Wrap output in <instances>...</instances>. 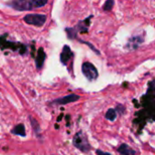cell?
<instances>
[{
    "label": "cell",
    "instance_id": "obj_17",
    "mask_svg": "<svg viewBox=\"0 0 155 155\" xmlns=\"http://www.w3.org/2000/svg\"><path fill=\"white\" fill-rule=\"evenodd\" d=\"M95 153H96V155H113L112 153H110L104 152V151H102V150H100V149H97V150L95 151Z\"/></svg>",
    "mask_w": 155,
    "mask_h": 155
},
{
    "label": "cell",
    "instance_id": "obj_8",
    "mask_svg": "<svg viewBox=\"0 0 155 155\" xmlns=\"http://www.w3.org/2000/svg\"><path fill=\"white\" fill-rule=\"evenodd\" d=\"M73 57H74V53L72 52L71 47L67 45H64L60 54V62L64 66H68V63L73 60Z\"/></svg>",
    "mask_w": 155,
    "mask_h": 155
},
{
    "label": "cell",
    "instance_id": "obj_4",
    "mask_svg": "<svg viewBox=\"0 0 155 155\" xmlns=\"http://www.w3.org/2000/svg\"><path fill=\"white\" fill-rule=\"evenodd\" d=\"M46 19L47 16L44 14H27L23 18L25 23L36 27H42L45 24Z\"/></svg>",
    "mask_w": 155,
    "mask_h": 155
},
{
    "label": "cell",
    "instance_id": "obj_7",
    "mask_svg": "<svg viewBox=\"0 0 155 155\" xmlns=\"http://www.w3.org/2000/svg\"><path fill=\"white\" fill-rule=\"evenodd\" d=\"M145 41V36L144 34H138V35H134L131 37L128 38L127 44L125 45V48L127 50L133 51L136 50L142 44H143Z\"/></svg>",
    "mask_w": 155,
    "mask_h": 155
},
{
    "label": "cell",
    "instance_id": "obj_3",
    "mask_svg": "<svg viewBox=\"0 0 155 155\" xmlns=\"http://www.w3.org/2000/svg\"><path fill=\"white\" fill-rule=\"evenodd\" d=\"M72 143L77 150L84 153H88L92 150V146L88 141V138L83 131H79L74 134Z\"/></svg>",
    "mask_w": 155,
    "mask_h": 155
},
{
    "label": "cell",
    "instance_id": "obj_11",
    "mask_svg": "<svg viewBox=\"0 0 155 155\" xmlns=\"http://www.w3.org/2000/svg\"><path fill=\"white\" fill-rule=\"evenodd\" d=\"M45 58H46V54H45L44 49L42 47H40L38 52H37V56L35 58V64H36V68L37 69H41L42 68Z\"/></svg>",
    "mask_w": 155,
    "mask_h": 155
},
{
    "label": "cell",
    "instance_id": "obj_12",
    "mask_svg": "<svg viewBox=\"0 0 155 155\" xmlns=\"http://www.w3.org/2000/svg\"><path fill=\"white\" fill-rule=\"evenodd\" d=\"M28 119H29V122H30V124H31V127H32V129H33V131H34V133H35V136L37 137V138H41L42 136H41V128H40V124H39V123L33 117V116H29L28 117Z\"/></svg>",
    "mask_w": 155,
    "mask_h": 155
},
{
    "label": "cell",
    "instance_id": "obj_9",
    "mask_svg": "<svg viewBox=\"0 0 155 155\" xmlns=\"http://www.w3.org/2000/svg\"><path fill=\"white\" fill-rule=\"evenodd\" d=\"M117 152L120 155H136V151L131 148L127 143H122L117 148Z\"/></svg>",
    "mask_w": 155,
    "mask_h": 155
},
{
    "label": "cell",
    "instance_id": "obj_1",
    "mask_svg": "<svg viewBox=\"0 0 155 155\" xmlns=\"http://www.w3.org/2000/svg\"><path fill=\"white\" fill-rule=\"evenodd\" d=\"M47 3V0H12L5 2V4L15 11L23 12L43 7Z\"/></svg>",
    "mask_w": 155,
    "mask_h": 155
},
{
    "label": "cell",
    "instance_id": "obj_15",
    "mask_svg": "<svg viewBox=\"0 0 155 155\" xmlns=\"http://www.w3.org/2000/svg\"><path fill=\"white\" fill-rule=\"evenodd\" d=\"M78 41L80 42V43H82V44H84V45H86L89 48H91L92 49V51H94L96 54H98V55H100L101 54V53L99 52V50L97 49V48H95L94 46V45H92L90 42H87V41H84V40H81V39H78Z\"/></svg>",
    "mask_w": 155,
    "mask_h": 155
},
{
    "label": "cell",
    "instance_id": "obj_5",
    "mask_svg": "<svg viewBox=\"0 0 155 155\" xmlns=\"http://www.w3.org/2000/svg\"><path fill=\"white\" fill-rule=\"evenodd\" d=\"M82 73L84 74V76L89 81V82H93L95 81L98 76H99V73L97 68L90 62H84L82 64L81 67Z\"/></svg>",
    "mask_w": 155,
    "mask_h": 155
},
{
    "label": "cell",
    "instance_id": "obj_2",
    "mask_svg": "<svg viewBox=\"0 0 155 155\" xmlns=\"http://www.w3.org/2000/svg\"><path fill=\"white\" fill-rule=\"evenodd\" d=\"M94 17L93 15L90 16H87L85 19L79 21L73 27H65L64 31L66 33L67 38L70 40L76 39L78 34H85L89 30V26L91 25V19Z\"/></svg>",
    "mask_w": 155,
    "mask_h": 155
},
{
    "label": "cell",
    "instance_id": "obj_10",
    "mask_svg": "<svg viewBox=\"0 0 155 155\" xmlns=\"http://www.w3.org/2000/svg\"><path fill=\"white\" fill-rule=\"evenodd\" d=\"M10 133L14 135H16V136H21L23 138H25L26 137V133H25V126L23 124H17L16 126H15L11 131Z\"/></svg>",
    "mask_w": 155,
    "mask_h": 155
},
{
    "label": "cell",
    "instance_id": "obj_6",
    "mask_svg": "<svg viewBox=\"0 0 155 155\" xmlns=\"http://www.w3.org/2000/svg\"><path fill=\"white\" fill-rule=\"evenodd\" d=\"M80 99V96L75 94H70L56 99H54L48 103V105H65L68 104L75 103Z\"/></svg>",
    "mask_w": 155,
    "mask_h": 155
},
{
    "label": "cell",
    "instance_id": "obj_14",
    "mask_svg": "<svg viewBox=\"0 0 155 155\" xmlns=\"http://www.w3.org/2000/svg\"><path fill=\"white\" fill-rule=\"evenodd\" d=\"M114 4H115L114 0H107V1H105L104 4L103 5V10L106 11V12L111 11L114 8Z\"/></svg>",
    "mask_w": 155,
    "mask_h": 155
},
{
    "label": "cell",
    "instance_id": "obj_16",
    "mask_svg": "<svg viewBox=\"0 0 155 155\" xmlns=\"http://www.w3.org/2000/svg\"><path fill=\"white\" fill-rule=\"evenodd\" d=\"M114 110L116 111V113H117V114H119V115H123V114H124V113H125V111H126V108L123 105V104H117V106H116V108H114Z\"/></svg>",
    "mask_w": 155,
    "mask_h": 155
},
{
    "label": "cell",
    "instance_id": "obj_13",
    "mask_svg": "<svg viewBox=\"0 0 155 155\" xmlns=\"http://www.w3.org/2000/svg\"><path fill=\"white\" fill-rule=\"evenodd\" d=\"M117 116H118V114H117L116 111L114 110V108H109L104 115L105 119L109 122H114L116 120Z\"/></svg>",
    "mask_w": 155,
    "mask_h": 155
}]
</instances>
